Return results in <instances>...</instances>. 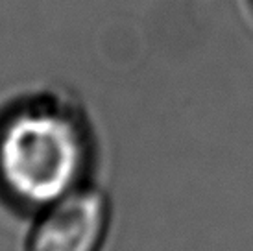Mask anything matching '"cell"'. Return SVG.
I'll list each match as a JSON object with an SVG mask.
<instances>
[{
	"mask_svg": "<svg viewBox=\"0 0 253 251\" xmlns=\"http://www.w3.org/2000/svg\"><path fill=\"white\" fill-rule=\"evenodd\" d=\"M96 140L84 109L59 92L0 111V203L22 216L91 183Z\"/></svg>",
	"mask_w": 253,
	"mask_h": 251,
	"instance_id": "6da1fadb",
	"label": "cell"
},
{
	"mask_svg": "<svg viewBox=\"0 0 253 251\" xmlns=\"http://www.w3.org/2000/svg\"><path fill=\"white\" fill-rule=\"evenodd\" d=\"M111 218L107 192L87 183L32 216L24 251H102Z\"/></svg>",
	"mask_w": 253,
	"mask_h": 251,
	"instance_id": "7a4b0ae2",
	"label": "cell"
}]
</instances>
